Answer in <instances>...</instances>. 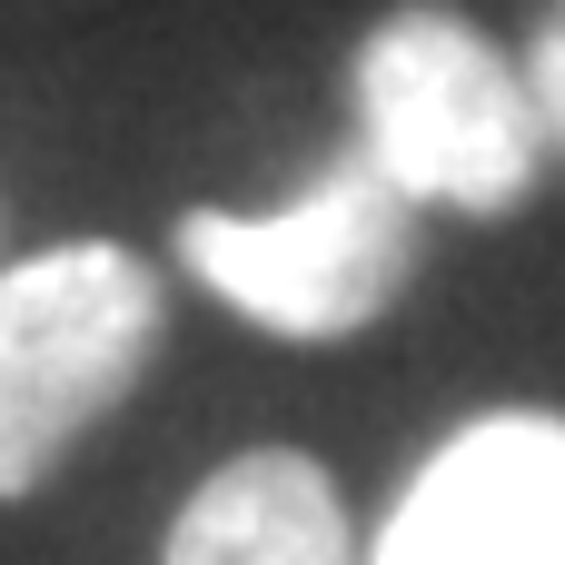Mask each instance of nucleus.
<instances>
[{
	"label": "nucleus",
	"instance_id": "nucleus-1",
	"mask_svg": "<svg viewBox=\"0 0 565 565\" xmlns=\"http://www.w3.org/2000/svg\"><path fill=\"white\" fill-rule=\"evenodd\" d=\"M358 149L417 199L467 218H516L546 179V119L526 60H507L467 10L407 0L358 40Z\"/></svg>",
	"mask_w": 565,
	"mask_h": 565
},
{
	"label": "nucleus",
	"instance_id": "nucleus-2",
	"mask_svg": "<svg viewBox=\"0 0 565 565\" xmlns=\"http://www.w3.org/2000/svg\"><path fill=\"white\" fill-rule=\"evenodd\" d=\"M159 268L119 238H60L0 268V507H20L159 358Z\"/></svg>",
	"mask_w": 565,
	"mask_h": 565
},
{
	"label": "nucleus",
	"instance_id": "nucleus-3",
	"mask_svg": "<svg viewBox=\"0 0 565 565\" xmlns=\"http://www.w3.org/2000/svg\"><path fill=\"white\" fill-rule=\"evenodd\" d=\"M179 258L209 298H228L238 318H258L268 338L328 348L377 328L407 278H417V199L348 149L338 169H318V189L278 218H238V209H189L179 218Z\"/></svg>",
	"mask_w": 565,
	"mask_h": 565
},
{
	"label": "nucleus",
	"instance_id": "nucleus-4",
	"mask_svg": "<svg viewBox=\"0 0 565 565\" xmlns=\"http://www.w3.org/2000/svg\"><path fill=\"white\" fill-rule=\"evenodd\" d=\"M367 565H565V417L507 407L457 427L377 526Z\"/></svg>",
	"mask_w": 565,
	"mask_h": 565
},
{
	"label": "nucleus",
	"instance_id": "nucleus-5",
	"mask_svg": "<svg viewBox=\"0 0 565 565\" xmlns=\"http://www.w3.org/2000/svg\"><path fill=\"white\" fill-rule=\"evenodd\" d=\"M159 565H358L338 477L298 447H248L179 507Z\"/></svg>",
	"mask_w": 565,
	"mask_h": 565
},
{
	"label": "nucleus",
	"instance_id": "nucleus-6",
	"mask_svg": "<svg viewBox=\"0 0 565 565\" xmlns=\"http://www.w3.org/2000/svg\"><path fill=\"white\" fill-rule=\"evenodd\" d=\"M526 89H536L546 149H565V20H556V10H546V30L526 40Z\"/></svg>",
	"mask_w": 565,
	"mask_h": 565
},
{
	"label": "nucleus",
	"instance_id": "nucleus-7",
	"mask_svg": "<svg viewBox=\"0 0 565 565\" xmlns=\"http://www.w3.org/2000/svg\"><path fill=\"white\" fill-rule=\"evenodd\" d=\"M556 20H565V0H556Z\"/></svg>",
	"mask_w": 565,
	"mask_h": 565
}]
</instances>
